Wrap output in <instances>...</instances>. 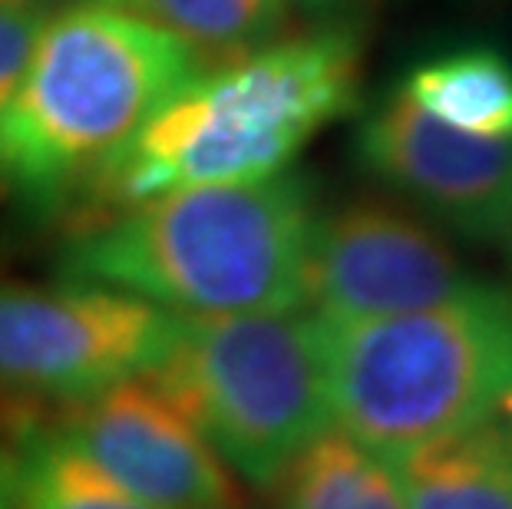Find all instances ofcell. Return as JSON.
<instances>
[{"instance_id":"1","label":"cell","mask_w":512,"mask_h":509,"mask_svg":"<svg viewBox=\"0 0 512 509\" xmlns=\"http://www.w3.org/2000/svg\"><path fill=\"white\" fill-rule=\"evenodd\" d=\"M311 186L294 172L162 192L76 232L60 272L172 314L304 311Z\"/></svg>"},{"instance_id":"2","label":"cell","mask_w":512,"mask_h":509,"mask_svg":"<svg viewBox=\"0 0 512 509\" xmlns=\"http://www.w3.org/2000/svg\"><path fill=\"white\" fill-rule=\"evenodd\" d=\"M202 73L192 50L126 10L80 0L50 14L0 110V186L47 209L96 192L139 129Z\"/></svg>"},{"instance_id":"3","label":"cell","mask_w":512,"mask_h":509,"mask_svg":"<svg viewBox=\"0 0 512 509\" xmlns=\"http://www.w3.org/2000/svg\"><path fill=\"white\" fill-rule=\"evenodd\" d=\"M361 90V43L347 30L271 40L202 73L139 129L96 196L136 205L162 192L275 176L347 113Z\"/></svg>"},{"instance_id":"4","label":"cell","mask_w":512,"mask_h":509,"mask_svg":"<svg viewBox=\"0 0 512 509\" xmlns=\"http://www.w3.org/2000/svg\"><path fill=\"white\" fill-rule=\"evenodd\" d=\"M318 328L334 427L387 467L493 417L512 391L509 288L479 281L433 308Z\"/></svg>"},{"instance_id":"5","label":"cell","mask_w":512,"mask_h":509,"mask_svg":"<svg viewBox=\"0 0 512 509\" xmlns=\"http://www.w3.org/2000/svg\"><path fill=\"white\" fill-rule=\"evenodd\" d=\"M146 374L255 486H275L334 424L321 328L308 311L176 314L169 348Z\"/></svg>"},{"instance_id":"6","label":"cell","mask_w":512,"mask_h":509,"mask_svg":"<svg viewBox=\"0 0 512 509\" xmlns=\"http://www.w3.org/2000/svg\"><path fill=\"white\" fill-rule=\"evenodd\" d=\"M176 314L103 285H0V387L80 404L166 354Z\"/></svg>"},{"instance_id":"7","label":"cell","mask_w":512,"mask_h":509,"mask_svg":"<svg viewBox=\"0 0 512 509\" xmlns=\"http://www.w3.org/2000/svg\"><path fill=\"white\" fill-rule=\"evenodd\" d=\"M479 278L443 232L384 199L314 215L301 308L318 321H370L443 305Z\"/></svg>"},{"instance_id":"8","label":"cell","mask_w":512,"mask_h":509,"mask_svg":"<svg viewBox=\"0 0 512 509\" xmlns=\"http://www.w3.org/2000/svg\"><path fill=\"white\" fill-rule=\"evenodd\" d=\"M357 159L423 219L466 242H503L512 219V139L440 123L400 90L357 129Z\"/></svg>"},{"instance_id":"9","label":"cell","mask_w":512,"mask_h":509,"mask_svg":"<svg viewBox=\"0 0 512 509\" xmlns=\"http://www.w3.org/2000/svg\"><path fill=\"white\" fill-rule=\"evenodd\" d=\"M53 430L152 506L242 509L235 473L149 374L70 404Z\"/></svg>"},{"instance_id":"10","label":"cell","mask_w":512,"mask_h":509,"mask_svg":"<svg viewBox=\"0 0 512 509\" xmlns=\"http://www.w3.org/2000/svg\"><path fill=\"white\" fill-rule=\"evenodd\" d=\"M407 509H512V430L499 414L390 463Z\"/></svg>"},{"instance_id":"11","label":"cell","mask_w":512,"mask_h":509,"mask_svg":"<svg viewBox=\"0 0 512 509\" xmlns=\"http://www.w3.org/2000/svg\"><path fill=\"white\" fill-rule=\"evenodd\" d=\"M400 93L460 133L512 139V63L496 50L473 47L420 63Z\"/></svg>"},{"instance_id":"12","label":"cell","mask_w":512,"mask_h":509,"mask_svg":"<svg viewBox=\"0 0 512 509\" xmlns=\"http://www.w3.org/2000/svg\"><path fill=\"white\" fill-rule=\"evenodd\" d=\"M275 509H407L394 470L328 427L275 480Z\"/></svg>"},{"instance_id":"13","label":"cell","mask_w":512,"mask_h":509,"mask_svg":"<svg viewBox=\"0 0 512 509\" xmlns=\"http://www.w3.org/2000/svg\"><path fill=\"white\" fill-rule=\"evenodd\" d=\"M176 37L205 70L278 40L288 0H100Z\"/></svg>"},{"instance_id":"14","label":"cell","mask_w":512,"mask_h":509,"mask_svg":"<svg viewBox=\"0 0 512 509\" xmlns=\"http://www.w3.org/2000/svg\"><path fill=\"white\" fill-rule=\"evenodd\" d=\"M10 493L14 509H162L110 480L53 427L24 440Z\"/></svg>"},{"instance_id":"15","label":"cell","mask_w":512,"mask_h":509,"mask_svg":"<svg viewBox=\"0 0 512 509\" xmlns=\"http://www.w3.org/2000/svg\"><path fill=\"white\" fill-rule=\"evenodd\" d=\"M50 20L47 0H27V4L0 7V110L17 93L34 57V47Z\"/></svg>"},{"instance_id":"16","label":"cell","mask_w":512,"mask_h":509,"mask_svg":"<svg viewBox=\"0 0 512 509\" xmlns=\"http://www.w3.org/2000/svg\"><path fill=\"white\" fill-rule=\"evenodd\" d=\"M0 509H14V493H10V470L0 463Z\"/></svg>"},{"instance_id":"17","label":"cell","mask_w":512,"mask_h":509,"mask_svg":"<svg viewBox=\"0 0 512 509\" xmlns=\"http://www.w3.org/2000/svg\"><path fill=\"white\" fill-rule=\"evenodd\" d=\"M496 414H503V420H506L509 430H512V391H509L503 400H499V410H496Z\"/></svg>"},{"instance_id":"18","label":"cell","mask_w":512,"mask_h":509,"mask_svg":"<svg viewBox=\"0 0 512 509\" xmlns=\"http://www.w3.org/2000/svg\"><path fill=\"white\" fill-rule=\"evenodd\" d=\"M503 245H506V255H509V265H512V219H509V229L503 235Z\"/></svg>"},{"instance_id":"19","label":"cell","mask_w":512,"mask_h":509,"mask_svg":"<svg viewBox=\"0 0 512 509\" xmlns=\"http://www.w3.org/2000/svg\"><path fill=\"white\" fill-rule=\"evenodd\" d=\"M291 4V0H288ZM298 4H308V7H328V4H337V0H298Z\"/></svg>"},{"instance_id":"20","label":"cell","mask_w":512,"mask_h":509,"mask_svg":"<svg viewBox=\"0 0 512 509\" xmlns=\"http://www.w3.org/2000/svg\"><path fill=\"white\" fill-rule=\"evenodd\" d=\"M7 4H27V0H0V7H7Z\"/></svg>"}]
</instances>
